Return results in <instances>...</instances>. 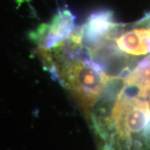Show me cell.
<instances>
[{
  "instance_id": "cell-1",
  "label": "cell",
  "mask_w": 150,
  "mask_h": 150,
  "mask_svg": "<svg viewBox=\"0 0 150 150\" xmlns=\"http://www.w3.org/2000/svg\"><path fill=\"white\" fill-rule=\"evenodd\" d=\"M28 37L83 112L98 150H150V13L123 23L98 10L79 26L63 8Z\"/></svg>"
}]
</instances>
